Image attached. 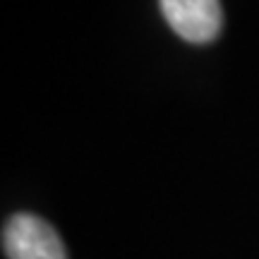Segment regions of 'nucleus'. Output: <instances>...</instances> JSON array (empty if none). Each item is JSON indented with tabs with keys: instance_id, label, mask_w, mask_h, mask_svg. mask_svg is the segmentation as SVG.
I'll return each mask as SVG.
<instances>
[{
	"instance_id": "f257e3e1",
	"label": "nucleus",
	"mask_w": 259,
	"mask_h": 259,
	"mask_svg": "<svg viewBox=\"0 0 259 259\" xmlns=\"http://www.w3.org/2000/svg\"><path fill=\"white\" fill-rule=\"evenodd\" d=\"M3 245L10 259H67L56 228L34 213H15L3 231Z\"/></svg>"
},
{
	"instance_id": "f03ea898",
	"label": "nucleus",
	"mask_w": 259,
	"mask_h": 259,
	"mask_svg": "<svg viewBox=\"0 0 259 259\" xmlns=\"http://www.w3.org/2000/svg\"><path fill=\"white\" fill-rule=\"evenodd\" d=\"M166 22L190 44H209L223 24L219 0H161Z\"/></svg>"
}]
</instances>
